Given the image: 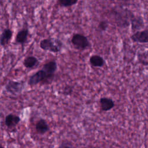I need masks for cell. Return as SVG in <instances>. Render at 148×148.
I'll list each match as a JSON object with an SVG mask.
<instances>
[{"label": "cell", "mask_w": 148, "mask_h": 148, "mask_svg": "<svg viewBox=\"0 0 148 148\" xmlns=\"http://www.w3.org/2000/svg\"><path fill=\"white\" fill-rule=\"evenodd\" d=\"M99 103L101 110L105 112L111 110L114 106V102L111 98L107 97L101 98L99 99Z\"/></svg>", "instance_id": "10"}, {"label": "cell", "mask_w": 148, "mask_h": 148, "mask_svg": "<svg viewBox=\"0 0 148 148\" xmlns=\"http://www.w3.org/2000/svg\"><path fill=\"white\" fill-rule=\"evenodd\" d=\"M12 35L13 32L10 28H5L3 29L0 38V43L2 47H6L10 43Z\"/></svg>", "instance_id": "8"}, {"label": "cell", "mask_w": 148, "mask_h": 148, "mask_svg": "<svg viewBox=\"0 0 148 148\" xmlns=\"http://www.w3.org/2000/svg\"><path fill=\"white\" fill-rule=\"evenodd\" d=\"M39 62L37 58L34 56H28L24 60L23 65L28 69L33 68L38 65Z\"/></svg>", "instance_id": "13"}, {"label": "cell", "mask_w": 148, "mask_h": 148, "mask_svg": "<svg viewBox=\"0 0 148 148\" xmlns=\"http://www.w3.org/2000/svg\"><path fill=\"white\" fill-rule=\"evenodd\" d=\"M130 24L131 25V29L134 32L140 31L141 29L145 27V23L143 18L140 16H136L134 14L131 20Z\"/></svg>", "instance_id": "6"}, {"label": "cell", "mask_w": 148, "mask_h": 148, "mask_svg": "<svg viewBox=\"0 0 148 148\" xmlns=\"http://www.w3.org/2000/svg\"><path fill=\"white\" fill-rule=\"evenodd\" d=\"M72 87L71 86H67L65 87L64 88V91H63V92L65 94V95H70L72 92Z\"/></svg>", "instance_id": "18"}, {"label": "cell", "mask_w": 148, "mask_h": 148, "mask_svg": "<svg viewBox=\"0 0 148 148\" xmlns=\"http://www.w3.org/2000/svg\"><path fill=\"white\" fill-rule=\"evenodd\" d=\"M145 57L148 58V50H147L146 53H143L138 55V59H141V58H144ZM147 65H148V60L147 62Z\"/></svg>", "instance_id": "19"}, {"label": "cell", "mask_w": 148, "mask_h": 148, "mask_svg": "<svg viewBox=\"0 0 148 148\" xmlns=\"http://www.w3.org/2000/svg\"><path fill=\"white\" fill-rule=\"evenodd\" d=\"M71 43L73 47L77 50H84L90 46L88 38L84 35L80 34H74L72 37Z\"/></svg>", "instance_id": "3"}, {"label": "cell", "mask_w": 148, "mask_h": 148, "mask_svg": "<svg viewBox=\"0 0 148 148\" xmlns=\"http://www.w3.org/2000/svg\"><path fill=\"white\" fill-rule=\"evenodd\" d=\"M90 64L94 67H102L105 62L104 59L99 55H92L89 59Z\"/></svg>", "instance_id": "14"}, {"label": "cell", "mask_w": 148, "mask_h": 148, "mask_svg": "<svg viewBox=\"0 0 148 148\" xmlns=\"http://www.w3.org/2000/svg\"><path fill=\"white\" fill-rule=\"evenodd\" d=\"M29 34V31L27 28H24L20 30L16 36V43L21 45L22 47H24V44L26 43L28 36Z\"/></svg>", "instance_id": "11"}, {"label": "cell", "mask_w": 148, "mask_h": 148, "mask_svg": "<svg viewBox=\"0 0 148 148\" xmlns=\"http://www.w3.org/2000/svg\"><path fill=\"white\" fill-rule=\"evenodd\" d=\"M131 39L136 43H148V29L134 32L131 35Z\"/></svg>", "instance_id": "5"}, {"label": "cell", "mask_w": 148, "mask_h": 148, "mask_svg": "<svg viewBox=\"0 0 148 148\" xmlns=\"http://www.w3.org/2000/svg\"><path fill=\"white\" fill-rule=\"evenodd\" d=\"M78 1L77 0H58L57 3L61 7L67 8L76 5Z\"/></svg>", "instance_id": "15"}, {"label": "cell", "mask_w": 148, "mask_h": 148, "mask_svg": "<svg viewBox=\"0 0 148 148\" xmlns=\"http://www.w3.org/2000/svg\"><path fill=\"white\" fill-rule=\"evenodd\" d=\"M1 148H4V147H3V146H1Z\"/></svg>", "instance_id": "20"}, {"label": "cell", "mask_w": 148, "mask_h": 148, "mask_svg": "<svg viewBox=\"0 0 148 148\" xmlns=\"http://www.w3.org/2000/svg\"><path fill=\"white\" fill-rule=\"evenodd\" d=\"M21 121V119L19 116L10 113L8 114L5 119V124L6 126L9 128L15 127Z\"/></svg>", "instance_id": "7"}, {"label": "cell", "mask_w": 148, "mask_h": 148, "mask_svg": "<svg viewBox=\"0 0 148 148\" xmlns=\"http://www.w3.org/2000/svg\"><path fill=\"white\" fill-rule=\"evenodd\" d=\"M108 25H109V23L107 21L103 20V21H101L99 22V23L98 25V28L100 31H104L106 30L107 28L108 27Z\"/></svg>", "instance_id": "16"}, {"label": "cell", "mask_w": 148, "mask_h": 148, "mask_svg": "<svg viewBox=\"0 0 148 148\" xmlns=\"http://www.w3.org/2000/svg\"><path fill=\"white\" fill-rule=\"evenodd\" d=\"M24 87V82L9 80L6 84L5 88L8 92L16 95L22 92Z\"/></svg>", "instance_id": "4"}, {"label": "cell", "mask_w": 148, "mask_h": 148, "mask_svg": "<svg viewBox=\"0 0 148 148\" xmlns=\"http://www.w3.org/2000/svg\"><path fill=\"white\" fill-rule=\"evenodd\" d=\"M58 148H75L68 141H63L62 142Z\"/></svg>", "instance_id": "17"}, {"label": "cell", "mask_w": 148, "mask_h": 148, "mask_svg": "<svg viewBox=\"0 0 148 148\" xmlns=\"http://www.w3.org/2000/svg\"><path fill=\"white\" fill-rule=\"evenodd\" d=\"M40 47L45 51L57 53L61 51L63 43L60 39L54 38H49L42 40L39 43Z\"/></svg>", "instance_id": "1"}, {"label": "cell", "mask_w": 148, "mask_h": 148, "mask_svg": "<svg viewBox=\"0 0 148 148\" xmlns=\"http://www.w3.org/2000/svg\"><path fill=\"white\" fill-rule=\"evenodd\" d=\"M42 69L50 75H54L57 69V64L56 61L53 60L45 63L42 67Z\"/></svg>", "instance_id": "12"}, {"label": "cell", "mask_w": 148, "mask_h": 148, "mask_svg": "<svg viewBox=\"0 0 148 148\" xmlns=\"http://www.w3.org/2000/svg\"><path fill=\"white\" fill-rule=\"evenodd\" d=\"M50 130L47 121L43 119H39L35 124V130L36 132L40 135H43L47 132Z\"/></svg>", "instance_id": "9"}, {"label": "cell", "mask_w": 148, "mask_h": 148, "mask_svg": "<svg viewBox=\"0 0 148 148\" xmlns=\"http://www.w3.org/2000/svg\"><path fill=\"white\" fill-rule=\"evenodd\" d=\"M54 75H50L42 69L30 76L28 83L29 86H35L40 83H51Z\"/></svg>", "instance_id": "2"}]
</instances>
